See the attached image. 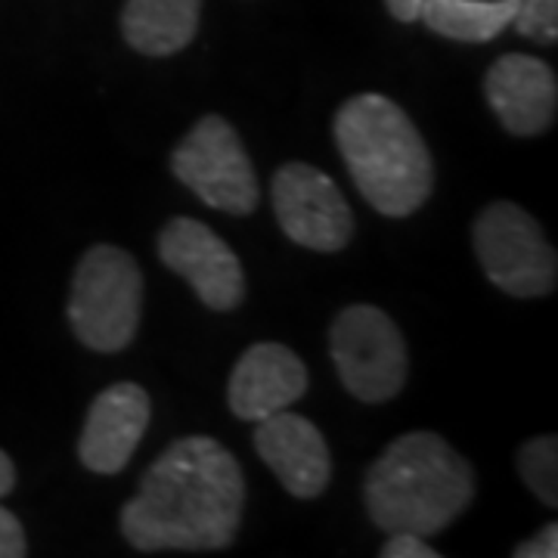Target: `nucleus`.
I'll return each instance as SVG.
<instances>
[{
	"label": "nucleus",
	"instance_id": "3",
	"mask_svg": "<svg viewBox=\"0 0 558 558\" xmlns=\"http://www.w3.org/2000/svg\"><path fill=\"white\" fill-rule=\"evenodd\" d=\"M348 174L385 218H410L435 190V161L413 119L381 94H357L336 112Z\"/></svg>",
	"mask_w": 558,
	"mask_h": 558
},
{
	"label": "nucleus",
	"instance_id": "20",
	"mask_svg": "<svg viewBox=\"0 0 558 558\" xmlns=\"http://www.w3.org/2000/svg\"><path fill=\"white\" fill-rule=\"evenodd\" d=\"M558 556V524L539 527L531 539L515 546V558H556Z\"/></svg>",
	"mask_w": 558,
	"mask_h": 558
},
{
	"label": "nucleus",
	"instance_id": "22",
	"mask_svg": "<svg viewBox=\"0 0 558 558\" xmlns=\"http://www.w3.org/2000/svg\"><path fill=\"white\" fill-rule=\"evenodd\" d=\"M16 487V462L0 450V497H7Z\"/></svg>",
	"mask_w": 558,
	"mask_h": 558
},
{
	"label": "nucleus",
	"instance_id": "16",
	"mask_svg": "<svg viewBox=\"0 0 558 558\" xmlns=\"http://www.w3.org/2000/svg\"><path fill=\"white\" fill-rule=\"evenodd\" d=\"M519 472L539 502L549 509L558 506V440L556 435H539L519 447Z\"/></svg>",
	"mask_w": 558,
	"mask_h": 558
},
{
	"label": "nucleus",
	"instance_id": "15",
	"mask_svg": "<svg viewBox=\"0 0 558 558\" xmlns=\"http://www.w3.org/2000/svg\"><path fill=\"white\" fill-rule=\"evenodd\" d=\"M519 13V0H425L418 20L435 35L459 44L499 38Z\"/></svg>",
	"mask_w": 558,
	"mask_h": 558
},
{
	"label": "nucleus",
	"instance_id": "13",
	"mask_svg": "<svg viewBox=\"0 0 558 558\" xmlns=\"http://www.w3.org/2000/svg\"><path fill=\"white\" fill-rule=\"evenodd\" d=\"M304 391H307L304 360L279 341H258L233 366V376L227 385V403L233 416L258 422L279 410H289L295 400L304 398Z\"/></svg>",
	"mask_w": 558,
	"mask_h": 558
},
{
	"label": "nucleus",
	"instance_id": "19",
	"mask_svg": "<svg viewBox=\"0 0 558 558\" xmlns=\"http://www.w3.org/2000/svg\"><path fill=\"white\" fill-rule=\"evenodd\" d=\"M28 556V539L22 531V521L0 506V558Z\"/></svg>",
	"mask_w": 558,
	"mask_h": 558
},
{
	"label": "nucleus",
	"instance_id": "21",
	"mask_svg": "<svg viewBox=\"0 0 558 558\" xmlns=\"http://www.w3.org/2000/svg\"><path fill=\"white\" fill-rule=\"evenodd\" d=\"M422 3H425V0H385L388 13L398 22H418Z\"/></svg>",
	"mask_w": 558,
	"mask_h": 558
},
{
	"label": "nucleus",
	"instance_id": "8",
	"mask_svg": "<svg viewBox=\"0 0 558 558\" xmlns=\"http://www.w3.org/2000/svg\"><path fill=\"white\" fill-rule=\"evenodd\" d=\"M274 215L289 240L311 252H341L354 236V211L339 183L307 161L282 165L270 183Z\"/></svg>",
	"mask_w": 558,
	"mask_h": 558
},
{
	"label": "nucleus",
	"instance_id": "2",
	"mask_svg": "<svg viewBox=\"0 0 558 558\" xmlns=\"http://www.w3.org/2000/svg\"><path fill=\"white\" fill-rule=\"evenodd\" d=\"M475 469L435 432L391 440L363 478V502L385 534L438 537L472 506Z\"/></svg>",
	"mask_w": 558,
	"mask_h": 558
},
{
	"label": "nucleus",
	"instance_id": "9",
	"mask_svg": "<svg viewBox=\"0 0 558 558\" xmlns=\"http://www.w3.org/2000/svg\"><path fill=\"white\" fill-rule=\"evenodd\" d=\"M161 264L183 277L208 311L230 314L245 299V274L236 252L196 218H171L159 233Z\"/></svg>",
	"mask_w": 558,
	"mask_h": 558
},
{
	"label": "nucleus",
	"instance_id": "6",
	"mask_svg": "<svg viewBox=\"0 0 558 558\" xmlns=\"http://www.w3.org/2000/svg\"><path fill=\"white\" fill-rule=\"evenodd\" d=\"M174 178L208 208L245 218L258 208L260 186L236 128L220 116H202L171 153Z\"/></svg>",
	"mask_w": 558,
	"mask_h": 558
},
{
	"label": "nucleus",
	"instance_id": "5",
	"mask_svg": "<svg viewBox=\"0 0 558 558\" xmlns=\"http://www.w3.org/2000/svg\"><path fill=\"white\" fill-rule=\"evenodd\" d=\"M475 255L487 279L512 299H543L556 292L558 258L543 227L515 202H490L472 230Z\"/></svg>",
	"mask_w": 558,
	"mask_h": 558
},
{
	"label": "nucleus",
	"instance_id": "7",
	"mask_svg": "<svg viewBox=\"0 0 558 558\" xmlns=\"http://www.w3.org/2000/svg\"><path fill=\"white\" fill-rule=\"evenodd\" d=\"M329 351L341 385L363 403H388L407 385V344L381 307L351 304L329 326Z\"/></svg>",
	"mask_w": 558,
	"mask_h": 558
},
{
	"label": "nucleus",
	"instance_id": "14",
	"mask_svg": "<svg viewBox=\"0 0 558 558\" xmlns=\"http://www.w3.org/2000/svg\"><path fill=\"white\" fill-rule=\"evenodd\" d=\"M202 0H128L121 35L143 57H174L199 32Z\"/></svg>",
	"mask_w": 558,
	"mask_h": 558
},
{
	"label": "nucleus",
	"instance_id": "1",
	"mask_svg": "<svg viewBox=\"0 0 558 558\" xmlns=\"http://www.w3.org/2000/svg\"><path fill=\"white\" fill-rule=\"evenodd\" d=\"M245 478L220 440L190 435L143 472L137 497L121 506V537L140 553H215L242 527Z\"/></svg>",
	"mask_w": 558,
	"mask_h": 558
},
{
	"label": "nucleus",
	"instance_id": "11",
	"mask_svg": "<svg viewBox=\"0 0 558 558\" xmlns=\"http://www.w3.org/2000/svg\"><path fill=\"white\" fill-rule=\"evenodd\" d=\"M484 97L499 124L515 137H537L558 112V78L549 62L531 53H506L484 75Z\"/></svg>",
	"mask_w": 558,
	"mask_h": 558
},
{
	"label": "nucleus",
	"instance_id": "12",
	"mask_svg": "<svg viewBox=\"0 0 558 558\" xmlns=\"http://www.w3.org/2000/svg\"><path fill=\"white\" fill-rule=\"evenodd\" d=\"M255 450L292 497L314 499L329 487V444L307 416L279 410L274 416L258 418Z\"/></svg>",
	"mask_w": 558,
	"mask_h": 558
},
{
	"label": "nucleus",
	"instance_id": "4",
	"mask_svg": "<svg viewBox=\"0 0 558 558\" xmlns=\"http://www.w3.org/2000/svg\"><path fill=\"white\" fill-rule=\"evenodd\" d=\"M143 270L119 245H90L75 267L69 326L75 339L100 354L124 351L143 319Z\"/></svg>",
	"mask_w": 558,
	"mask_h": 558
},
{
	"label": "nucleus",
	"instance_id": "17",
	"mask_svg": "<svg viewBox=\"0 0 558 558\" xmlns=\"http://www.w3.org/2000/svg\"><path fill=\"white\" fill-rule=\"evenodd\" d=\"M512 25L519 35L537 44H556L558 40V0H519V13Z\"/></svg>",
	"mask_w": 558,
	"mask_h": 558
},
{
	"label": "nucleus",
	"instance_id": "10",
	"mask_svg": "<svg viewBox=\"0 0 558 558\" xmlns=\"http://www.w3.org/2000/svg\"><path fill=\"white\" fill-rule=\"evenodd\" d=\"M153 418V400L137 381H116L100 391L78 438V459L87 472L119 475L137 453Z\"/></svg>",
	"mask_w": 558,
	"mask_h": 558
},
{
	"label": "nucleus",
	"instance_id": "18",
	"mask_svg": "<svg viewBox=\"0 0 558 558\" xmlns=\"http://www.w3.org/2000/svg\"><path fill=\"white\" fill-rule=\"evenodd\" d=\"M381 558H438V549H432V546H425V537H418V534H407V531H400V534H388V543L379 549Z\"/></svg>",
	"mask_w": 558,
	"mask_h": 558
}]
</instances>
